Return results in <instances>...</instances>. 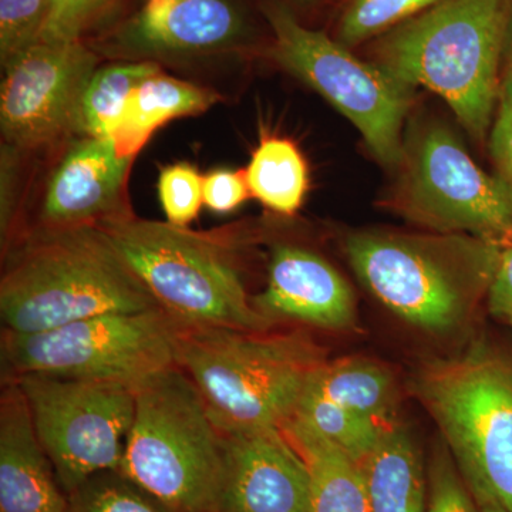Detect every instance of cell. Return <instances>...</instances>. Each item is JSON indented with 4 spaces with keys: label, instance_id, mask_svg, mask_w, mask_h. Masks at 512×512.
<instances>
[{
    "label": "cell",
    "instance_id": "cell-1",
    "mask_svg": "<svg viewBox=\"0 0 512 512\" xmlns=\"http://www.w3.org/2000/svg\"><path fill=\"white\" fill-rule=\"evenodd\" d=\"M511 30L512 0H440L370 42L369 60L439 96L481 141L493 126Z\"/></svg>",
    "mask_w": 512,
    "mask_h": 512
},
{
    "label": "cell",
    "instance_id": "cell-2",
    "mask_svg": "<svg viewBox=\"0 0 512 512\" xmlns=\"http://www.w3.org/2000/svg\"><path fill=\"white\" fill-rule=\"evenodd\" d=\"M6 252L2 329L39 333L106 313L160 309L99 227L33 228Z\"/></svg>",
    "mask_w": 512,
    "mask_h": 512
},
{
    "label": "cell",
    "instance_id": "cell-3",
    "mask_svg": "<svg viewBox=\"0 0 512 512\" xmlns=\"http://www.w3.org/2000/svg\"><path fill=\"white\" fill-rule=\"evenodd\" d=\"M504 247L464 234L365 229L345 239L350 268L367 291L414 328L444 336L487 303Z\"/></svg>",
    "mask_w": 512,
    "mask_h": 512
},
{
    "label": "cell",
    "instance_id": "cell-4",
    "mask_svg": "<svg viewBox=\"0 0 512 512\" xmlns=\"http://www.w3.org/2000/svg\"><path fill=\"white\" fill-rule=\"evenodd\" d=\"M328 353L308 330L178 328L175 363L224 433L281 429Z\"/></svg>",
    "mask_w": 512,
    "mask_h": 512
},
{
    "label": "cell",
    "instance_id": "cell-5",
    "mask_svg": "<svg viewBox=\"0 0 512 512\" xmlns=\"http://www.w3.org/2000/svg\"><path fill=\"white\" fill-rule=\"evenodd\" d=\"M128 268L178 328L274 329L252 303L234 239L131 214L104 222Z\"/></svg>",
    "mask_w": 512,
    "mask_h": 512
},
{
    "label": "cell",
    "instance_id": "cell-6",
    "mask_svg": "<svg viewBox=\"0 0 512 512\" xmlns=\"http://www.w3.org/2000/svg\"><path fill=\"white\" fill-rule=\"evenodd\" d=\"M413 390L477 504L512 512V352L478 340L420 367Z\"/></svg>",
    "mask_w": 512,
    "mask_h": 512
},
{
    "label": "cell",
    "instance_id": "cell-7",
    "mask_svg": "<svg viewBox=\"0 0 512 512\" xmlns=\"http://www.w3.org/2000/svg\"><path fill=\"white\" fill-rule=\"evenodd\" d=\"M225 433L190 377L165 369L136 390L119 470L177 512H218Z\"/></svg>",
    "mask_w": 512,
    "mask_h": 512
},
{
    "label": "cell",
    "instance_id": "cell-8",
    "mask_svg": "<svg viewBox=\"0 0 512 512\" xmlns=\"http://www.w3.org/2000/svg\"><path fill=\"white\" fill-rule=\"evenodd\" d=\"M396 180L384 205L439 234L512 245V201L443 121L414 120L404 131Z\"/></svg>",
    "mask_w": 512,
    "mask_h": 512
},
{
    "label": "cell",
    "instance_id": "cell-9",
    "mask_svg": "<svg viewBox=\"0 0 512 512\" xmlns=\"http://www.w3.org/2000/svg\"><path fill=\"white\" fill-rule=\"evenodd\" d=\"M177 325L161 309L106 313L39 333H0L2 382L26 375L141 384L175 363Z\"/></svg>",
    "mask_w": 512,
    "mask_h": 512
},
{
    "label": "cell",
    "instance_id": "cell-10",
    "mask_svg": "<svg viewBox=\"0 0 512 512\" xmlns=\"http://www.w3.org/2000/svg\"><path fill=\"white\" fill-rule=\"evenodd\" d=\"M264 12L275 62L332 104L356 127L375 160L394 170L414 89L353 55L335 37L306 28L286 6L268 5Z\"/></svg>",
    "mask_w": 512,
    "mask_h": 512
},
{
    "label": "cell",
    "instance_id": "cell-11",
    "mask_svg": "<svg viewBox=\"0 0 512 512\" xmlns=\"http://www.w3.org/2000/svg\"><path fill=\"white\" fill-rule=\"evenodd\" d=\"M16 382L28 397L39 439L66 494L94 474L119 470L136 390L123 384L26 375Z\"/></svg>",
    "mask_w": 512,
    "mask_h": 512
},
{
    "label": "cell",
    "instance_id": "cell-12",
    "mask_svg": "<svg viewBox=\"0 0 512 512\" xmlns=\"http://www.w3.org/2000/svg\"><path fill=\"white\" fill-rule=\"evenodd\" d=\"M97 67L99 56L83 40H40L10 60L0 92L6 147L37 151L80 134L84 93Z\"/></svg>",
    "mask_w": 512,
    "mask_h": 512
},
{
    "label": "cell",
    "instance_id": "cell-13",
    "mask_svg": "<svg viewBox=\"0 0 512 512\" xmlns=\"http://www.w3.org/2000/svg\"><path fill=\"white\" fill-rule=\"evenodd\" d=\"M252 303L272 328L342 332L357 322L355 293L345 276L318 252L286 242L269 249L265 286Z\"/></svg>",
    "mask_w": 512,
    "mask_h": 512
},
{
    "label": "cell",
    "instance_id": "cell-14",
    "mask_svg": "<svg viewBox=\"0 0 512 512\" xmlns=\"http://www.w3.org/2000/svg\"><path fill=\"white\" fill-rule=\"evenodd\" d=\"M248 36V20L237 0H143L111 37L110 47L150 60L225 52Z\"/></svg>",
    "mask_w": 512,
    "mask_h": 512
},
{
    "label": "cell",
    "instance_id": "cell-15",
    "mask_svg": "<svg viewBox=\"0 0 512 512\" xmlns=\"http://www.w3.org/2000/svg\"><path fill=\"white\" fill-rule=\"evenodd\" d=\"M225 441L218 512H311V473L284 431H231Z\"/></svg>",
    "mask_w": 512,
    "mask_h": 512
},
{
    "label": "cell",
    "instance_id": "cell-16",
    "mask_svg": "<svg viewBox=\"0 0 512 512\" xmlns=\"http://www.w3.org/2000/svg\"><path fill=\"white\" fill-rule=\"evenodd\" d=\"M133 160L109 137L73 141L47 181L36 228L99 227L131 214L126 183Z\"/></svg>",
    "mask_w": 512,
    "mask_h": 512
},
{
    "label": "cell",
    "instance_id": "cell-17",
    "mask_svg": "<svg viewBox=\"0 0 512 512\" xmlns=\"http://www.w3.org/2000/svg\"><path fill=\"white\" fill-rule=\"evenodd\" d=\"M67 494L16 382L0 393V512H64Z\"/></svg>",
    "mask_w": 512,
    "mask_h": 512
},
{
    "label": "cell",
    "instance_id": "cell-18",
    "mask_svg": "<svg viewBox=\"0 0 512 512\" xmlns=\"http://www.w3.org/2000/svg\"><path fill=\"white\" fill-rule=\"evenodd\" d=\"M372 512H426L427 468L412 434L396 424L359 464Z\"/></svg>",
    "mask_w": 512,
    "mask_h": 512
},
{
    "label": "cell",
    "instance_id": "cell-19",
    "mask_svg": "<svg viewBox=\"0 0 512 512\" xmlns=\"http://www.w3.org/2000/svg\"><path fill=\"white\" fill-rule=\"evenodd\" d=\"M218 101L220 96L212 90L175 79L160 70L138 84L128 100L123 123L111 140L121 156L134 158L168 121L204 113Z\"/></svg>",
    "mask_w": 512,
    "mask_h": 512
},
{
    "label": "cell",
    "instance_id": "cell-20",
    "mask_svg": "<svg viewBox=\"0 0 512 512\" xmlns=\"http://www.w3.org/2000/svg\"><path fill=\"white\" fill-rule=\"evenodd\" d=\"M281 430L308 464L311 512H372L359 464L299 417Z\"/></svg>",
    "mask_w": 512,
    "mask_h": 512
},
{
    "label": "cell",
    "instance_id": "cell-21",
    "mask_svg": "<svg viewBox=\"0 0 512 512\" xmlns=\"http://www.w3.org/2000/svg\"><path fill=\"white\" fill-rule=\"evenodd\" d=\"M311 387L333 403L367 417L382 429L399 424V387L389 367L369 357L328 360L313 376Z\"/></svg>",
    "mask_w": 512,
    "mask_h": 512
},
{
    "label": "cell",
    "instance_id": "cell-22",
    "mask_svg": "<svg viewBox=\"0 0 512 512\" xmlns=\"http://www.w3.org/2000/svg\"><path fill=\"white\" fill-rule=\"evenodd\" d=\"M245 175L252 197L269 211L292 217L301 210L309 190L308 164L289 138H262Z\"/></svg>",
    "mask_w": 512,
    "mask_h": 512
},
{
    "label": "cell",
    "instance_id": "cell-23",
    "mask_svg": "<svg viewBox=\"0 0 512 512\" xmlns=\"http://www.w3.org/2000/svg\"><path fill=\"white\" fill-rule=\"evenodd\" d=\"M160 70V64L153 60H133L97 67L84 93L80 134L113 137L123 123L128 100L138 84Z\"/></svg>",
    "mask_w": 512,
    "mask_h": 512
},
{
    "label": "cell",
    "instance_id": "cell-24",
    "mask_svg": "<svg viewBox=\"0 0 512 512\" xmlns=\"http://www.w3.org/2000/svg\"><path fill=\"white\" fill-rule=\"evenodd\" d=\"M295 417L308 423L356 464L362 463L375 450L386 431L375 421L326 399L312 389L311 383Z\"/></svg>",
    "mask_w": 512,
    "mask_h": 512
},
{
    "label": "cell",
    "instance_id": "cell-25",
    "mask_svg": "<svg viewBox=\"0 0 512 512\" xmlns=\"http://www.w3.org/2000/svg\"><path fill=\"white\" fill-rule=\"evenodd\" d=\"M440 0H342L335 37L349 49L373 42L384 33L426 12Z\"/></svg>",
    "mask_w": 512,
    "mask_h": 512
},
{
    "label": "cell",
    "instance_id": "cell-26",
    "mask_svg": "<svg viewBox=\"0 0 512 512\" xmlns=\"http://www.w3.org/2000/svg\"><path fill=\"white\" fill-rule=\"evenodd\" d=\"M64 512H177L120 470L94 474L67 494Z\"/></svg>",
    "mask_w": 512,
    "mask_h": 512
},
{
    "label": "cell",
    "instance_id": "cell-27",
    "mask_svg": "<svg viewBox=\"0 0 512 512\" xmlns=\"http://www.w3.org/2000/svg\"><path fill=\"white\" fill-rule=\"evenodd\" d=\"M52 0H0V60H10L42 39Z\"/></svg>",
    "mask_w": 512,
    "mask_h": 512
},
{
    "label": "cell",
    "instance_id": "cell-28",
    "mask_svg": "<svg viewBox=\"0 0 512 512\" xmlns=\"http://www.w3.org/2000/svg\"><path fill=\"white\" fill-rule=\"evenodd\" d=\"M124 0H52L43 42L83 40L123 5Z\"/></svg>",
    "mask_w": 512,
    "mask_h": 512
},
{
    "label": "cell",
    "instance_id": "cell-29",
    "mask_svg": "<svg viewBox=\"0 0 512 512\" xmlns=\"http://www.w3.org/2000/svg\"><path fill=\"white\" fill-rule=\"evenodd\" d=\"M157 187L167 222L188 228L204 205V177L190 164L168 165L161 170Z\"/></svg>",
    "mask_w": 512,
    "mask_h": 512
},
{
    "label": "cell",
    "instance_id": "cell-30",
    "mask_svg": "<svg viewBox=\"0 0 512 512\" xmlns=\"http://www.w3.org/2000/svg\"><path fill=\"white\" fill-rule=\"evenodd\" d=\"M426 512H481L446 444L434 448L427 464Z\"/></svg>",
    "mask_w": 512,
    "mask_h": 512
},
{
    "label": "cell",
    "instance_id": "cell-31",
    "mask_svg": "<svg viewBox=\"0 0 512 512\" xmlns=\"http://www.w3.org/2000/svg\"><path fill=\"white\" fill-rule=\"evenodd\" d=\"M490 153L495 177L512 201V72L508 70L501 86L490 134Z\"/></svg>",
    "mask_w": 512,
    "mask_h": 512
},
{
    "label": "cell",
    "instance_id": "cell-32",
    "mask_svg": "<svg viewBox=\"0 0 512 512\" xmlns=\"http://www.w3.org/2000/svg\"><path fill=\"white\" fill-rule=\"evenodd\" d=\"M204 205L217 214H228L251 197L245 170H215L204 177Z\"/></svg>",
    "mask_w": 512,
    "mask_h": 512
},
{
    "label": "cell",
    "instance_id": "cell-33",
    "mask_svg": "<svg viewBox=\"0 0 512 512\" xmlns=\"http://www.w3.org/2000/svg\"><path fill=\"white\" fill-rule=\"evenodd\" d=\"M487 308L495 320L512 330V245L501 254L488 292Z\"/></svg>",
    "mask_w": 512,
    "mask_h": 512
},
{
    "label": "cell",
    "instance_id": "cell-34",
    "mask_svg": "<svg viewBox=\"0 0 512 512\" xmlns=\"http://www.w3.org/2000/svg\"><path fill=\"white\" fill-rule=\"evenodd\" d=\"M480 510L481 512H508L497 501H487V503L480 504Z\"/></svg>",
    "mask_w": 512,
    "mask_h": 512
},
{
    "label": "cell",
    "instance_id": "cell-35",
    "mask_svg": "<svg viewBox=\"0 0 512 512\" xmlns=\"http://www.w3.org/2000/svg\"><path fill=\"white\" fill-rule=\"evenodd\" d=\"M507 56H508V62H510V69L512 72V30H511V36H510V42H508L507 47Z\"/></svg>",
    "mask_w": 512,
    "mask_h": 512
},
{
    "label": "cell",
    "instance_id": "cell-36",
    "mask_svg": "<svg viewBox=\"0 0 512 512\" xmlns=\"http://www.w3.org/2000/svg\"><path fill=\"white\" fill-rule=\"evenodd\" d=\"M292 2L299 3V5H309V3L315 2V0H292Z\"/></svg>",
    "mask_w": 512,
    "mask_h": 512
}]
</instances>
